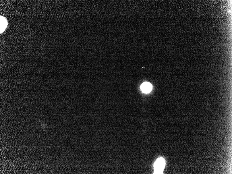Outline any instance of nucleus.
Segmentation results:
<instances>
[{"label": "nucleus", "mask_w": 232, "mask_h": 174, "mask_svg": "<svg viewBox=\"0 0 232 174\" xmlns=\"http://www.w3.org/2000/svg\"><path fill=\"white\" fill-rule=\"evenodd\" d=\"M165 165V159L162 157L157 159L154 164V174H163Z\"/></svg>", "instance_id": "f257e3e1"}, {"label": "nucleus", "mask_w": 232, "mask_h": 174, "mask_svg": "<svg viewBox=\"0 0 232 174\" xmlns=\"http://www.w3.org/2000/svg\"><path fill=\"white\" fill-rule=\"evenodd\" d=\"M7 22L5 18L4 17H1V33L3 32L7 27Z\"/></svg>", "instance_id": "7ed1b4c3"}, {"label": "nucleus", "mask_w": 232, "mask_h": 174, "mask_svg": "<svg viewBox=\"0 0 232 174\" xmlns=\"http://www.w3.org/2000/svg\"><path fill=\"white\" fill-rule=\"evenodd\" d=\"M142 92L145 93H150L152 89V86L150 83L145 82L142 84L140 86Z\"/></svg>", "instance_id": "f03ea898"}]
</instances>
